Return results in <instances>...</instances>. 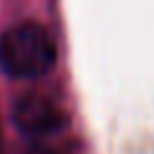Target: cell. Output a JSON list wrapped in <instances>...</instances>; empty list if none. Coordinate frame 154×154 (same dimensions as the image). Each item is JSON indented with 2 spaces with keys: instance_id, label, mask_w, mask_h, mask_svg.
I'll return each mask as SVG.
<instances>
[{
  "instance_id": "obj_1",
  "label": "cell",
  "mask_w": 154,
  "mask_h": 154,
  "mask_svg": "<svg viewBox=\"0 0 154 154\" xmlns=\"http://www.w3.org/2000/svg\"><path fill=\"white\" fill-rule=\"evenodd\" d=\"M54 62V38L38 23H16L0 36V69L16 80H38L51 72Z\"/></svg>"
},
{
  "instance_id": "obj_2",
  "label": "cell",
  "mask_w": 154,
  "mask_h": 154,
  "mask_svg": "<svg viewBox=\"0 0 154 154\" xmlns=\"http://www.w3.org/2000/svg\"><path fill=\"white\" fill-rule=\"evenodd\" d=\"M13 121L31 136H46L64 126V110L44 95H23L13 105Z\"/></svg>"
},
{
  "instance_id": "obj_3",
  "label": "cell",
  "mask_w": 154,
  "mask_h": 154,
  "mask_svg": "<svg viewBox=\"0 0 154 154\" xmlns=\"http://www.w3.org/2000/svg\"><path fill=\"white\" fill-rule=\"evenodd\" d=\"M26 154H57V152H51V149H44V146H33V149H28Z\"/></svg>"
}]
</instances>
